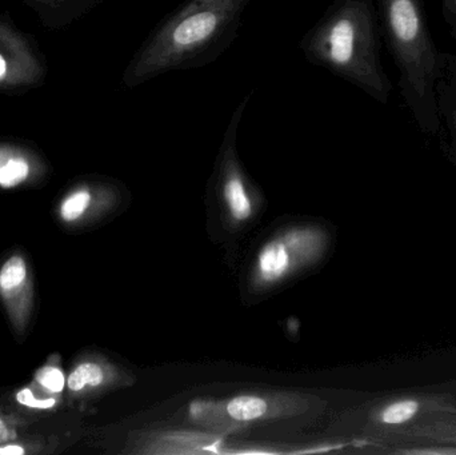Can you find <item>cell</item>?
<instances>
[{
	"instance_id": "8992f818",
	"label": "cell",
	"mask_w": 456,
	"mask_h": 455,
	"mask_svg": "<svg viewBox=\"0 0 456 455\" xmlns=\"http://www.w3.org/2000/svg\"><path fill=\"white\" fill-rule=\"evenodd\" d=\"M0 299L18 336L28 328L34 310V283L21 254H13L0 269Z\"/></svg>"
},
{
	"instance_id": "52a82bcc",
	"label": "cell",
	"mask_w": 456,
	"mask_h": 455,
	"mask_svg": "<svg viewBox=\"0 0 456 455\" xmlns=\"http://www.w3.org/2000/svg\"><path fill=\"white\" fill-rule=\"evenodd\" d=\"M122 377L106 361H80L67 377V387L74 395H90L104 392L119 384Z\"/></svg>"
},
{
	"instance_id": "4fadbf2b",
	"label": "cell",
	"mask_w": 456,
	"mask_h": 455,
	"mask_svg": "<svg viewBox=\"0 0 456 455\" xmlns=\"http://www.w3.org/2000/svg\"><path fill=\"white\" fill-rule=\"evenodd\" d=\"M444 13L456 34V0H444Z\"/></svg>"
},
{
	"instance_id": "2e32d148",
	"label": "cell",
	"mask_w": 456,
	"mask_h": 455,
	"mask_svg": "<svg viewBox=\"0 0 456 455\" xmlns=\"http://www.w3.org/2000/svg\"><path fill=\"white\" fill-rule=\"evenodd\" d=\"M5 72H7V64H5L4 59L0 55V77H4Z\"/></svg>"
},
{
	"instance_id": "277c9868",
	"label": "cell",
	"mask_w": 456,
	"mask_h": 455,
	"mask_svg": "<svg viewBox=\"0 0 456 455\" xmlns=\"http://www.w3.org/2000/svg\"><path fill=\"white\" fill-rule=\"evenodd\" d=\"M324 237L314 227H297L281 232L263 246L255 261L252 280L257 288H271L318 261Z\"/></svg>"
},
{
	"instance_id": "3957f363",
	"label": "cell",
	"mask_w": 456,
	"mask_h": 455,
	"mask_svg": "<svg viewBox=\"0 0 456 455\" xmlns=\"http://www.w3.org/2000/svg\"><path fill=\"white\" fill-rule=\"evenodd\" d=\"M383 37L399 69L402 95L418 125L438 130L439 53L428 29L425 0H378Z\"/></svg>"
},
{
	"instance_id": "7a4b0ae2",
	"label": "cell",
	"mask_w": 456,
	"mask_h": 455,
	"mask_svg": "<svg viewBox=\"0 0 456 455\" xmlns=\"http://www.w3.org/2000/svg\"><path fill=\"white\" fill-rule=\"evenodd\" d=\"M308 61L387 103L391 83L380 61L379 19L372 0H335L300 40Z\"/></svg>"
},
{
	"instance_id": "7c38bea8",
	"label": "cell",
	"mask_w": 456,
	"mask_h": 455,
	"mask_svg": "<svg viewBox=\"0 0 456 455\" xmlns=\"http://www.w3.org/2000/svg\"><path fill=\"white\" fill-rule=\"evenodd\" d=\"M16 401H18L19 405L37 409V410H47V409H53L58 403V400L53 397H37L31 387L19 390L18 394H16Z\"/></svg>"
},
{
	"instance_id": "ba28073f",
	"label": "cell",
	"mask_w": 456,
	"mask_h": 455,
	"mask_svg": "<svg viewBox=\"0 0 456 455\" xmlns=\"http://www.w3.org/2000/svg\"><path fill=\"white\" fill-rule=\"evenodd\" d=\"M95 199V191L93 189L79 187L61 200L59 216L64 223H77L90 214Z\"/></svg>"
},
{
	"instance_id": "8fae6325",
	"label": "cell",
	"mask_w": 456,
	"mask_h": 455,
	"mask_svg": "<svg viewBox=\"0 0 456 455\" xmlns=\"http://www.w3.org/2000/svg\"><path fill=\"white\" fill-rule=\"evenodd\" d=\"M418 403L415 401H401L388 406L382 414L385 424L399 425L409 421L417 414Z\"/></svg>"
},
{
	"instance_id": "5b68a950",
	"label": "cell",
	"mask_w": 456,
	"mask_h": 455,
	"mask_svg": "<svg viewBox=\"0 0 456 455\" xmlns=\"http://www.w3.org/2000/svg\"><path fill=\"white\" fill-rule=\"evenodd\" d=\"M291 401L271 395H238L224 402H198L192 406V418L211 427L228 425L256 424L265 419L283 416L289 411Z\"/></svg>"
},
{
	"instance_id": "e0dca14e",
	"label": "cell",
	"mask_w": 456,
	"mask_h": 455,
	"mask_svg": "<svg viewBox=\"0 0 456 455\" xmlns=\"http://www.w3.org/2000/svg\"><path fill=\"white\" fill-rule=\"evenodd\" d=\"M454 118H455V119H456V109H455V115H454Z\"/></svg>"
},
{
	"instance_id": "9c48e42d",
	"label": "cell",
	"mask_w": 456,
	"mask_h": 455,
	"mask_svg": "<svg viewBox=\"0 0 456 455\" xmlns=\"http://www.w3.org/2000/svg\"><path fill=\"white\" fill-rule=\"evenodd\" d=\"M31 166L21 155L0 150V187L13 189L28 179Z\"/></svg>"
},
{
	"instance_id": "30bf717a",
	"label": "cell",
	"mask_w": 456,
	"mask_h": 455,
	"mask_svg": "<svg viewBox=\"0 0 456 455\" xmlns=\"http://www.w3.org/2000/svg\"><path fill=\"white\" fill-rule=\"evenodd\" d=\"M35 384L50 394H61L67 385V378L63 370L58 365L48 363L43 366L35 374Z\"/></svg>"
},
{
	"instance_id": "6da1fadb",
	"label": "cell",
	"mask_w": 456,
	"mask_h": 455,
	"mask_svg": "<svg viewBox=\"0 0 456 455\" xmlns=\"http://www.w3.org/2000/svg\"><path fill=\"white\" fill-rule=\"evenodd\" d=\"M249 0H186L136 50L123 82L138 87L171 71L214 63L238 35Z\"/></svg>"
},
{
	"instance_id": "5bb4252c",
	"label": "cell",
	"mask_w": 456,
	"mask_h": 455,
	"mask_svg": "<svg viewBox=\"0 0 456 455\" xmlns=\"http://www.w3.org/2000/svg\"><path fill=\"white\" fill-rule=\"evenodd\" d=\"M15 438V435L11 432L10 427H7L4 421L0 418V445L7 443V441L12 440Z\"/></svg>"
},
{
	"instance_id": "9a60e30c",
	"label": "cell",
	"mask_w": 456,
	"mask_h": 455,
	"mask_svg": "<svg viewBox=\"0 0 456 455\" xmlns=\"http://www.w3.org/2000/svg\"><path fill=\"white\" fill-rule=\"evenodd\" d=\"M24 454V449L19 445L0 446V455H21Z\"/></svg>"
}]
</instances>
